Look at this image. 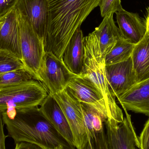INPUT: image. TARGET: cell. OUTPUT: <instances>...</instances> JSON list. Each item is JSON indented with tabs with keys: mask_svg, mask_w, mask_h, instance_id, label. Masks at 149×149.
<instances>
[{
	"mask_svg": "<svg viewBox=\"0 0 149 149\" xmlns=\"http://www.w3.org/2000/svg\"><path fill=\"white\" fill-rule=\"evenodd\" d=\"M135 45L120 38L111 51L105 57V65H110L124 62L131 57Z\"/></svg>",
	"mask_w": 149,
	"mask_h": 149,
	"instance_id": "obj_20",
	"label": "cell"
},
{
	"mask_svg": "<svg viewBox=\"0 0 149 149\" xmlns=\"http://www.w3.org/2000/svg\"><path fill=\"white\" fill-rule=\"evenodd\" d=\"M101 16L114 14L122 8L121 0H101L99 4Z\"/></svg>",
	"mask_w": 149,
	"mask_h": 149,
	"instance_id": "obj_23",
	"label": "cell"
},
{
	"mask_svg": "<svg viewBox=\"0 0 149 149\" xmlns=\"http://www.w3.org/2000/svg\"><path fill=\"white\" fill-rule=\"evenodd\" d=\"M113 14L104 17L100 24L93 31L98 39L101 52L104 57L111 51L117 41L122 38L114 21Z\"/></svg>",
	"mask_w": 149,
	"mask_h": 149,
	"instance_id": "obj_17",
	"label": "cell"
},
{
	"mask_svg": "<svg viewBox=\"0 0 149 149\" xmlns=\"http://www.w3.org/2000/svg\"><path fill=\"white\" fill-rule=\"evenodd\" d=\"M136 149H139V148H136Z\"/></svg>",
	"mask_w": 149,
	"mask_h": 149,
	"instance_id": "obj_30",
	"label": "cell"
},
{
	"mask_svg": "<svg viewBox=\"0 0 149 149\" xmlns=\"http://www.w3.org/2000/svg\"><path fill=\"white\" fill-rule=\"evenodd\" d=\"M25 69L21 59L8 51L0 50V75L11 71Z\"/></svg>",
	"mask_w": 149,
	"mask_h": 149,
	"instance_id": "obj_22",
	"label": "cell"
},
{
	"mask_svg": "<svg viewBox=\"0 0 149 149\" xmlns=\"http://www.w3.org/2000/svg\"><path fill=\"white\" fill-rule=\"evenodd\" d=\"M126 117L121 123L108 119L104 123L108 149L139 148L138 137L131 120V116L124 109Z\"/></svg>",
	"mask_w": 149,
	"mask_h": 149,
	"instance_id": "obj_8",
	"label": "cell"
},
{
	"mask_svg": "<svg viewBox=\"0 0 149 149\" xmlns=\"http://www.w3.org/2000/svg\"><path fill=\"white\" fill-rule=\"evenodd\" d=\"M15 8L28 18L44 43L49 19V0H18Z\"/></svg>",
	"mask_w": 149,
	"mask_h": 149,
	"instance_id": "obj_9",
	"label": "cell"
},
{
	"mask_svg": "<svg viewBox=\"0 0 149 149\" xmlns=\"http://www.w3.org/2000/svg\"><path fill=\"white\" fill-rule=\"evenodd\" d=\"M0 50L10 52L22 60L17 15L15 8L0 19Z\"/></svg>",
	"mask_w": 149,
	"mask_h": 149,
	"instance_id": "obj_14",
	"label": "cell"
},
{
	"mask_svg": "<svg viewBox=\"0 0 149 149\" xmlns=\"http://www.w3.org/2000/svg\"><path fill=\"white\" fill-rule=\"evenodd\" d=\"M42 114L70 147H74L73 135L66 117L58 103L49 94L39 108Z\"/></svg>",
	"mask_w": 149,
	"mask_h": 149,
	"instance_id": "obj_12",
	"label": "cell"
},
{
	"mask_svg": "<svg viewBox=\"0 0 149 149\" xmlns=\"http://www.w3.org/2000/svg\"><path fill=\"white\" fill-rule=\"evenodd\" d=\"M49 93L42 83L35 79L0 88V112L9 118L40 106Z\"/></svg>",
	"mask_w": 149,
	"mask_h": 149,
	"instance_id": "obj_4",
	"label": "cell"
},
{
	"mask_svg": "<svg viewBox=\"0 0 149 149\" xmlns=\"http://www.w3.org/2000/svg\"><path fill=\"white\" fill-rule=\"evenodd\" d=\"M101 0H49V19L44 40L45 52L63 59L75 31Z\"/></svg>",
	"mask_w": 149,
	"mask_h": 149,
	"instance_id": "obj_1",
	"label": "cell"
},
{
	"mask_svg": "<svg viewBox=\"0 0 149 149\" xmlns=\"http://www.w3.org/2000/svg\"><path fill=\"white\" fill-rule=\"evenodd\" d=\"M60 106L71 130L74 147L83 149L88 138L84 123L81 103L67 89L52 95Z\"/></svg>",
	"mask_w": 149,
	"mask_h": 149,
	"instance_id": "obj_7",
	"label": "cell"
},
{
	"mask_svg": "<svg viewBox=\"0 0 149 149\" xmlns=\"http://www.w3.org/2000/svg\"><path fill=\"white\" fill-rule=\"evenodd\" d=\"M33 79L25 69L11 71L0 75V88L19 84Z\"/></svg>",
	"mask_w": 149,
	"mask_h": 149,
	"instance_id": "obj_21",
	"label": "cell"
},
{
	"mask_svg": "<svg viewBox=\"0 0 149 149\" xmlns=\"http://www.w3.org/2000/svg\"><path fill=\"white\" fill-rule=\"evenodd\" d=\"M145 22L147 29V32L149 35V6L147 8V14Z\"/></svg>",
	"mask_w": 149,
	"mask_h": 149,
	"instance_id": "obj_28",
	"label": "cell"
},
{
	"mask_svg": "<svg viewBox=\"0 0 149 149\" xmlns=\"http://www.w3.org/2000/svg\"><path fill=\"white\" fill-rule=\"evenodd\" d=\"M136 82L149 78V35L135 45L131 56Z\"/></svg>",
	"mask_w": 149,
	"mask_h": 149,
	"instance_id": "obj_18",
	"label": "cell"
},
{
	"mask_svg": "<svg viewBox=\"0 0 149 149\" xmlns=\"http://www.w3.org/2000/svg\"><path fill=\"white\" fill-rule=\"evenodd\" d=\"M116 15L122 38L134 45L139 42L147 33L145 21L136 13L128 12L123 8Z\"/></svg>",
	"mask_w": 149,
	"mask_h": 149,
	"instance_id": "obj_15",
	"label": "cell"
},
{
	"mask_svg": "<svg viewBox=\"0 0 149 149\" xmlns=\"http://www.w3.org/2000/svg\"><path fill=\"white\" fill-rule=\"evenodd\" d=\"M65 66L63 59L51 52H45L43 58L39 76L40 81L47 89L49 94L54 95L63 91L74 76Z\"/></svg>",
	"mask_w": 149,
	"mask_h": 149,
	"instance_id": "obj_6",
	"label": "cell"
},
{
	"mask_svg": "<svg viewBox=\"0 0 149 149\" xmlns=\"http://www.w3.org/2000/svg\"><path fill=\"white\" fill-rule=\"evenodd\" d=\"M4 124L2 113L0 112V149H6L5 147V139L7 136L4 132Z\"/></svg>",
	"mask_w": 149,
	"mask_h": 149,
	"instance_id": "obj_26",
	"label": "cell"
},
{
	"mask_svg": "<svg viewBox=\"0 0 149 149\" xmlns=\"http://www.w3.org/2000/svg\"><path fill=\"white\" fill-rule=\"evenodd\" d=\"M83 149H94L93 142L90 138H88V141Z\"/></svg>",
	"mask_w": 149,
	"mask_h": 149,
	"instance_id": "obj_29",
	"label": "cell"
},
{
	"mask_svg": "<svg viewBox=\"0 0 149 149\" xmlns=\"http://www.w3.org/2000/svg\"><path fill=\"white\" fill-rule=\"evenodd\" d=\"M80 103L88 136L93 141L97 137L105 132V122L95 109L87 104Z\"/></svg>",
	"mask_w": 149,
	"mask_h": 149,
	"instance_id": "obj_19",
	"label": "cell"
},
{
	"mask_svg": "<svg viewBox=\"0 0 149 149\" xmlns=\"http://www.w3.org/2000/svg\"><path fill=\"white\" fill-rule=\"evenodd\" d=\"M17 1L18 0H0V19L11 11Z\"/></svg>",
	"mask_w": 149,
	"mask_h": 149,
	"instance_id": "obj_25",
	"label": "cell"
},
{
	"mask_svg": "<svg viewBox=\"0 0 149 149\" xmlns=\"http://www.w3.org/2000/svg\"><path fill=\"white\" fill-rule=\"evenodd\" d=\"M106 75L111 93L119 97L136 83L131 57L124 62L106 65Z\"/></svg>",
	"mask_w": 149,
	"mask_h": 149,
	"instance_id": "obj_11",
	"label": "cell"
},
{
	"mask_svg": "<svg viewBox=\"0 0 149 149\" xmlns=\"http://www.w3.org/2000/svg\"><path fill=\"white\" fill-rule=\"evenodd\" d=\"M67 88L77 100L92 107L100 114L105 123L107 121L108 116L104 98L91 82L75 76L70 80Z\"/></svg>",
	"mask_w": 149,
	"mask_h": 149,
	"instance_id": "obj_10",
	"label": "cell"
},
{
	"mask_svg": "<svg viewBox=\"0 0 149 149\" xmlns=\"http://www.w3.org/2000/svg\"><path fill=\"white\" fill-rule=\"evenodd\" d=\"M83 35L81 28L74 32L63 55V60L68 70L80 76L83 70Z\"/></svg>",
	"mask_w": 149,
	"mask_h": 149,
	"instance_id": "obj_16",
	"label": "cell"
},
{
	"mask_svg": "<svg viewBox=\"0 0 149 149\" xmlns=\"http://www.w3.org/2000/svg\"><path fill=\"white\" fill-rule=\"evenodd\" d=\"M15 149H43L35 144L28 143H16Z\"/></svg>",
	"mask_w": 149,
	"mask_h": 149,
	"instance_id": "obj_27",
	"label": "cell"
},
{
	"mask_svg": "<svg viewBox=\"0 0 149 149\" xmlns=\"http://www.w3.org/2000/svg\"><path fill=\"white\" fill-rule=\"evenodd\" d=\"M117 98L123 109L149 117V78L136 82Z\"/></svg>",
	"mask_w": 149,
	"mask_h": 149,
	"instance_id": "obj_13",
	"label": "cell"
},
{
	"mask_svg": "<svg viewBox=\"0 0 149 149\" xmlns=\"http://www.w3.org/2000/svg\"><path fill=\"white\" fill-rule=\"evenodd\" d=\"M138 140L139 149H149V119L144 125Z\"/></svg>",
	"mask_w": 149,
	"mask_h": 149,
	"instance_id": "obj_24",
	"label": "cell"
},
{
	"mask_svg": "<svg viewBox=\"0 0 149 149\" xmlns=\"http://www.w3.org/2000/svg\"><path fill=\"white\" fill-rule=\"evenodd\" d=\"M16 12L22 62L25 70L33 79L40 81L39 70L45 52L44 43L38 36L28 18Z\"/></svg>",
	"mask_w": 149,
	"mask_h": 149,
	"instance_id": "obj_5",
	"label": "cell"
},
{
	"mask_svg": "<svg viewBox=\"0 0 149 149\" xmlns=\"http://www.w3.org/2000/svg\"><path fill=\"white\" fill-rule=\"evenodd\" d=\"M83 70L80 77L91 82L104 98L108 119L121 123L124 119L116 97L109 89L106 75L105 57L101 52L96 35L93 31L83 38Z\"/></svg>",
	"mask_w": 149,
	"mask_h": 149,
	"instance_id": "obj_3",
	"label": "cell"
},
{
	"mask_svg": "<svg viewBox=\"0 0 149 149\" xmlns=\"http://www.w3.org/2000/svg\"><path fill=\"white\" fill-rule=\"evenodd\" d=\"M2 114L8 136L15 144L28 143L43 149H67L62 137L45 118L38 107L17 112L12 118Z\"/></svg>",
	"mask_w": 149,
	"mask_h": 149,
	"instance_id": "obj_2",
	"label": "cell"
}]
</instances>
